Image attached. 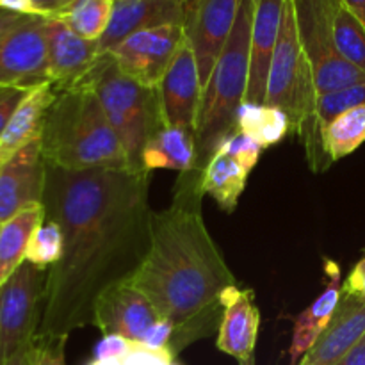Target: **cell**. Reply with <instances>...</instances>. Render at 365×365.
<instances>
[{
  "label": "cell",
  "mask_w": 365,
  "mask_h": 365,
  "mask_svg": "<svg viewBox=\"0 0 365 365\" xmlns=\"http://www.w3.org/2000/svg\"><path fill=\"white\" fill-rule=\"evenodd\" d=\"M299 41L312 66L317 96L362 84L365 73L339 53L334 41L337 0H292Z\"/></svg>",
  "instance_id": "cell-7"
},
{
  "label": "cell",
  "mask_w": 365,
  "mask_h": 365,
  "mask_svg": "<svg viewBox=\"0 0 365 365\" xmlns=\"http://www.w3.org/2000/svg\"><path fill=\"white\" fill-rule=\"evenodd\" d=\"M298 365H309V364H307V362H305V360H302V362H299Z\"/></svg>",
  "instance_id": "cell-44"
},
{
  "label": "cell",
  "mask_w": 365,
  "mask_h": 365,
  "mask_svg": "<svg viewBox=\"0 0 365 365\" xmlns=\"http://www.w3.org/2000/svg\"><path fill=\"white\" fill-rule=\"evenodd\" d=\"M235 130L245 132L262 148H269L291 134V120L278 107L245 102L235 114Z\"/></svg>",
  "instance_id": "cell-25"
},
{
  "label": "cell",
  "mask_w": 365,
  "mask_h": 365,
  "mask_svg": "<svg viewBox=\"0 0 365 365\" xmlns=\"http://www.w3.org/2000/svg\"><path fill=\"white\" fill-rule=\"evenodd\" d=\"M114 0H73L56 14L61 21L88 41H100L113 18Z\"/></svg>",
  "instance_id": "cell-27"
},
{
  "label": "cell",
  "mask_w": 365,
  "mask_h": 365,
  "mask_svg": "<svg viewBox=\"0 0 365 365\" xmlns=\"http://www.w3.org/2000/svg\"><path fill=\"white\" fill-rule=\"evenodd\" d=\"M185 20V0H114L113 18L98 41L100 56L109 53L125 38L143 29L182 25Z\"/></svg>",
  "instance_id": "cell-17"
},
{
  "label": "cell",
  "mask_w": 365,
  "mask_h": 365,
  "mask_svg": "<svg viewBox=\"0 0 365 365\" xmlns=\"http://www.w3.org/2000/svg\"><path fill=\"white\" fill-rule=\"evenodd\" d=\"M56 93L41 134L45 163L68 171L130 170L93 89L81 84Z\"/></svg>",
  "instance_id": "cell-3"
},
{
  "label": "cell",
  "mask_w": 365,
  "mask_h": 365,
  "mask_svg": "<svg viewBox=\"0 0 365 365\" xmlns=\"http://www.w3.org/2000/svg\"><path fill=\"white\" fill-rule=\"evenodd\" d=\"M56 95L52 82H43L25 95L0 135V166L24 146L41 139L46 113Z\"/></svg>",
  "instance_id": "cell-21"
},
{
  "label": "cell",
  "mask_w": 365,
  "mask_h": 365,
  "mask_svg": "<svg viewBox=\"0 0 365 365\" xmlns=\"http://www.w3.org/2000/svg\"><path fill=\"white\" fill-rule=\"evenodd\" d=\"M81 84L93 89L98 98L110 128L127 153L130 170L145 171L143 150L164 125L157 89L146 88L125 75L110 53L98 57Z\"/></svg>",
  "instance_id": "cell-6"
},
{
  "label": "cell",
  "mask_w": 365,
  "mask_h": 365,
  "mask_svg": "<svg viewBox=\"0 0 365 365\" xmlns=\"http://www.w3.org/2000/svg\"><path fill=\"white\" fill-rule=\"evenodd\" d=\"M200 173H184L173 203L153 212L150 248L130 277L159 316L173 323L170 349L175 356L220 328L221 296L237 285L203 221Z\"/></svg>",
  "instance_id": "cell-2"
},
{
  "label": "cell",
  "mask_w": 365,
  "mask_h": 365,
  "mask_svg": "<svg viewBox=\"0 0 365 365\" xmlns=\"http://www.w3.org/2000/svg\"><path fill=\"white\" fill-rule=\"evenodd\" d=\"M324 274H327V287L323 289L316 302L307 307L298 316L292 330V342L289 349L291 365H298L303 356L310 351L317 339L321 337L330 321L334 319L337 307L341 303L342 294V277L341 267L331 260L324 262Z\"/></svg>",
  "instance_id": "cell-20"
},
{
  "label": "cell",
  "mask_w": 365,
  "mask_h": 365,
  "mask_svg": "<svg viewBox=\"0 0 365 365\" xmlns=\"http://www.w3.org/2000/svg\"><path fill=\"white\" fill-rule=\"evenodd\" d=\"M163 123L184 128L196 135L202 110L203 86L198 64L187 39L175 53L170 68L157 86Z\"/></svg>",
  "instance_id": "cell-12"
},
{
  "label": "cell",
  "mask_w": 365,
  "mask_h": 365,
  "mask_svg": "<svg viewBox=\"0 0 365 365\" xmlns=\"http://www.w3.org/2000/svg\"><path fill=\"white\" fill-rule=\"evenodd\" d=\"M171 365H180V364H178V362H173Z\"/></svg>",
  "instance_id": "cell-45"
},
{
  "label": "cell",
  "mask_w": 365,
  "mask_h": 365,
  "mask_svg": "<svg viewBox=\"0 0 365 365\" xmlns=\"http://www.w3.org/2000/svg\"><path fill=\"white\" fill-rule=\"evenodd\" d=\"M335 365H365V335Z\"/></svg>",
  "instance_id": "cell-39"
},
{
  "label": "cell",
  "mask_w": 365,
  "mask_h": 365,
  "mask_svg": "<svg viewBox=\"0 0 365 365\" xmlns=\"http://www.w3.org/2000/svg\"><path fill=\"white\" fill-rule=\"evenodd\" d=\"M287 0H255L252 25V53L246 102L264 103L271 59L280 32L282 16Z\"/></svg>",
  "instance_id": "cell-18"
},
{
  "label": "cell",
  "mask_w": 365,
  "mask_h": 365,
  "mask_svg": "<svg viewBox=\"0 0 365 365\" xmlns=\"http://www.w3.org/2000/svg\"><path fill=\"white\" fill-rule=\"evenodd\" d=\"M143 170H173L189 173L196 170V138L191 132L178 127L163 125L150 138L143 150Z\"/></svg>",
  "instance_id": "cell-22"
},
{
  "label": "cell",
  "mask_w": 365,
  "mask_h": 365,
  "mask_svg": "<svg viewBox=\"0 0 365 365\" xmlns=\"http://www.w3.org/2000/svg\"><path fill=\"white\" fill-rule=\"evenodd\" d=\"M264 103L278 107L287 114L291 120V134L302 138L314 171L327 170L330 163L324 155L321 135L316 128V81L309 57L299 41L292 0H287L284 7Z\"/></svg>",
  "instance_id": "cell-5"
},
{
  "label": "cell",
  "mask_w": 365,
  "mask_h": 365,
  "mask_svg": "<svg viewBox=\"0 0 365 365\" xmlns=\"http://www.w3.org/2000/svg\"><path fill=\"white\" fill-rule=\"evenodd\" d=\"M334 41L339 53L365 73V27L341 0L334 11Z\"/></svg>",
  "instance_id": "cell-28"
},
{
  "label": "cell",
  "mask_w": 365,
  "mask_h": 365,
  "mask_svg": "<svg viewBox=\"0 0 365 365\" xmlns=\"http://www.w3.org/2000/svg\"><path fill=\"white\" fill-rule=\"evenodd\" d=\"M43 221L45 207L43 203H34L0 223V287L25 262L29 241Z\"/></svg>",
  "instance_id": "cell-23"
},
{
  "label": "cell",
  "mask_w": 365,
  "mask_h": 365,
  "mask_svg": "<svg viewBox=\"0 0 365 365\" xmlns=\"http://www.w3.org/2000/svg\"><path fill=\"white\" fill-rule=\"evenodd\" d=\"M41 139L32 141L0 166V223L25 207L41 203L45 187Z\"/></svg>",
  "instance_id": "cell-15"
},
{
  "label": "cell",
  "mask_w": 365,
  "mask_h": 365,
  "mask_svg": "<svg viewBox=\"0 0 365 365\" xmlns=\"http://www.w3.org/2000/svg\"><path fill=\"white\" fill-rule=\"evenodd\" d=\"M46 18L25 16L0 36V88H36L48 81Z\"/></svg>",
  "instance_id": "cell-9"
},
{
  "label": "cell",
  "mask_w": 365,
  "mask_h": 365,
  "mask_svg": "<svg viewBox=\"0 0 365 365\" xmlns=\"http://www.w3.org/2000/svg\"><path fill=\"white\" fill-rule=\"evenodd\" d=\"M29 346H25V348L20 349V351L14 353V355L11 356V359H7L2 365H31V359H29Z\"/></svg>",
  "instance_id": "cell-43"
},
{
  "label": "cell",
  "mask_w": 365,
  "mask_h": 365,
  "mask_svg": "<svg viewBox=\"0 0 365 365\" xmlns=\"http://www.w3.org/2000/svg\"><path fill=\"white\" fill-rule=\"evenodd\" d=\"M175 355L171 349H150L134 342L125 355L106 360H91L88 365H171Z\"/></svg>",
  "instance_id": "cell-32"
},
{
  "label": "cell",
  "mask_w": 365,
  "mask_h": 365,
  "mask_svg": "<svg viewBox=\"0 0 365 365\" xmlns=\"http://www.w3.org/2000/svg\"><path fill=\"white\" fill-rule=\"evenodd\" d=\"M68 337H46L36 334L29 346L31 365H66L64 362V348Z\"/></svg>",
  "instance_id": "cell-33"
},
{
  "label": "cell",
  "mask_w": 365,
  "mask_h": 365,
  "mask_svg": "<svg viewBox=\"0 0 365 365\" xmlns=\"http://www.w3.org/2000/svg\"><path fill=\"white\" fill-rule=\"evenodd\" d=\"M24 18L25 16H21V14L9 13V11H0V36L9 31V29H13L16 24H20Z\"/></svg>",
  "instance_id": "cell-41"
},
{
  "label": "cell",
  "mask_w": 365,
  "mask_h": 365,
  "mask_svg": "<svg viewBox=\"0 0 365 365\" xmlns=\"http://www.w3.org/2000/svg\"><path fill=\"white\" fill-rule=\"evenodd\" d=\"M134 342L128 341V339L121 337V335H103L102 341L95 346V351H93V360H106V359H114V356H121L132 348Z\"/></svg>",
  "instance_id": "cell-36"
},
{
  "label": "cell",
  "mask_w": 365,
  "mask_h": 365,
  "mask_svg": "<svg viewBox=\"0 0 365 365\" xmlns=\"http://www.w3.org/2000/svg\"><path fill=\"white\" fill-rule=\"evenodd\" d=\"M64 253V237L63 230L53 221L45 220L36 232L32 234L31 241L27 246V255L25 260L34 266L43 267V269H50L56 266Z\"/></svg>",
  "instance_id": "cell-29"
},
{
  "label": "cell",
  "mask_w": 365,
  "mask_h": 365,
  "mask_svg": "<svg viewBox=\"0 0 365 365\" xmlns=\"http://www.w3.org/2000/svg\"><path fill=\"white\" fill-rule=\"evenodd\" d=\"M32 2L36 4V7H38L46 18H50L59 14L63 9H66L73 0H32Z\"/></svg>",
  "instance_id": "cell-40"
},
{
  "label": "cell",
  "mask_w": 365,
  "mask_h": 365,
  "mask_svg": "<svg viewBox=\"0 0 365 365\" xmlns=\"http://www.w3.org/2000/svg\"><path fill=\"white\" fill-rule=\"evenodd\" d=\"M184 39L182 25L143 29L125 38L109 53L125 75L157 89Z\"/></svg>",
  "instance_id": "cell-10"
},
{
  "label": "cell",
  "mask_w": 365,
  "mask_h": 365,
  "mask_svg": "<svg viewBox=\"0 0 365 365\" xmlns=\"http://www.w3.org/2000/svg\"><path fill=\"white\" fill-rule=\"evenodd\" d=\"M159 319L155 307L130 278L109 285L93 307V324L103 335H121L138 344Z\"/></svg>",
  "instance_id": "cell-13"
},
{
  "label": "cell",
  "mask_w": 365,
  "mask_h": 365,
  "mask_svg": "<svg viewBox=\"0 0 365 365\" xmlns=\"http://www.w3.org/2000/svg\"><path fill=\"white\" fill-rule=\"evenodd\" d=\"M255 0H242L234 29L216 61L203 89L202 110L196 128V170L214 155L220 143L235 132V114L246 102L252 53V25Z\"/></svg>",
  "instance_id": "cell-4"
},
{
  "label": "cell",
  "mask_w": 365,
  "mask_h": 365,
  "mask_svg": "<svg viewBox=\"0 0 365 365\" xmlns=\"http://www.w3.org/2000/svg\"><path fill=\"white\" fill-rule=\"evenodd\" d=\"M262 150L264 148L255 141V139H252L250 135H246L245 132L235 130V132H232L230 135H227V138L220 143V146L216 148V152L227 153V155L234 157V159H237L239 163L245 164L246 170L252 171V170H255Z\"/></svg>",
  "instance_id": "cell-31"
},
{
  "label": "cell",
  "mask_w": 365,
  "mask_h": 365,
  "mask_svg": "<svg viewBox=\"0 0 365 365\" xmlns=\"http://www.w3.org/2000/svg\"><path fill=\"white\" fill-rule=\"evenodd\" d=\"M32 89V88H31ZM31 89L27 88H16V86H7V88H0V135H2L4 128L9 123L11 116L20 106L21 100L25 98Z\"/></svg>",
  "instance_id": "cell-35"
},
{
  "label": "cell",
  "mask_w": 365,
  "mask_h": 365,
  "mask_svg": "<svg viewBox=\"0 0 365 365\" xmlns=\"http://www.w3.org/2000/svg\"><path fill=\"white\" fill-rule=\"evenodd\" d=\"M175 327L170 319L160 317L152 328L145 334L143 341L139 344L146 346L150 349H170L171 341H173Z\"/></svg>",
  "instance_id": "cell-34"
},
{
  "label": "cell",
  "mask_w": 365,
  "mask_h": 365,
  "mask_svg": "<svg viewBox=\"0 0 365 365\" xmlns=\"http://www.w3.org/2000/svg\"><path fill=\"white\" fill-rule=\"evenodd\" d=\"M342 294L365 303V257L355 264L349 277L342 282Z\"/></svg>",
  "instance_id": "cell-37"
},
{
  "label": "cell",
  "mask_w": 365,
  "mask_h": 365,
  "mask_svg": "<svg viewBox=\"0 0 365 365\" xmlns=\"http://www.w3.org/2000/svg\"><path fill=\"white\" fill-rule=\"evenodd\" d=\"M0 11H9L21 16H45L32 0H0Z\"/></svg>",
  "instance_id": "cell-38"
},
{
  "label": "cell",
  "mask_w": 365,
  "mask_h": 365,
  "mask_svg": "<svg viewBox=\"0 0 365 365\" xmlns=\"http://www.w3.org/2000/svg\"><path fill=\"white\" fill-rule=\"evenodd\" d=\"M365 335V303L341 294L334 319L303 356L309 365H335Z\"/></svg>",
  "instance_id": "cell-19"
},
{
  "label": "cell",
  "mask_w": 365,
  "mask_h": 365,
  "mask_svg": "<svg viewBox=\"0 0 365 365\" xmlns=\"http://www.w3.org/2000/svg\"><path fill=\"white\" fill-rule=\"evenodd\" d=\"M221 305L223 314L217 328V349L237 359L242 365H248L260 327L255 294L250 289L232 285L221 296Z\"/></svg>",
  "instance_id": "cell-16"
},
{
  "label": "cell",
  "mask_w": 365,
  "mask_h": 365,
  "mask_svg": "<svg viewBox=\"0 0 365 365\" xmlns=\"http://www.w3.org/2000/svg\"><path fill=\"white\" fill-rule=\"evenodd\" d=\"M45 32L48 81L56 91L78 86L98 61V41L81 38L56 16L46 18Z\"/></svg>",
  "instance_id": "cell-14"
},
{
  "label": "cell",
  "mask_w": 365,
  "mask_h": 365,
  "mask_svg": "<svg viewBox=\"0 0 365 365\" xmlns=\"http://www.w3.org/2000/svg\"><path fill=\"white\" fill-rule=\"evenodd\" d=\"M362 103H365V82L317 96L316 128L319 135L321 130L327 125H330L335 118L341 116L346 110L353 109V107L362 106Z\"/></svg>",
  "instance_id": "cell-30"
},
{
  "label": "cell",
  "mask_w": 365,
  "mask_h": 365,
  "mask_svg": "<svg viewBox=\"0 0 365 365\" xmlns=\"http://www.w3.org/2000/svg\"><path fill=\"white\" fill-rule=\"evenodd\" d=\"M341 2L362 21V25L365 27V0H341Z\"/></svg>",
  "instance_id": "cell-42"
},
{
  "label": "cell",
  "mask_w": 365,
  "mask_h": 365,
  "mask_svg": "<svg viewBox=\"0 0 365 365\" xmlns=\"http://www.w3.org/2000/svg\"><path fill=\"white\" fill-rule=\"evenodd\" d=\"M252 171L227 153L216 152L200 173V189L216 200L225 212H234L245 192L246 180Z\"/></svg>",
  "instance_id": "cell-24"
},
{
  "label": "cell",
  "mask_w": 365,
  "mask_h": 365,
  "mask_svg": "<svg viewBox=\"0 0 365 365\" xmlns=\"http://www.w3.org/2000/svg\"><path fill=\"white\" fill-rule=\"evenodd\" d=\"M48 269L25 260L0 287V365L38 334Z\"/></svg>",
  "instance_id": "cell-8"
},
{
  "label": "cell",
  "mask_w": 365,
  "mask_h": 365,
  "mask_svg": "<svg viewBox=\"0 0 365 365\" xmlns=\"http://www.w3.org/2000/svg\"><path fill=\"white\" fill-rule=\"evenodd\" d=\"M365 143V103L346 110L321 130V145L328 163L351 155Z\"/></svg>",
  "instance_id": "cell-26"
},
{
  "label": "cell",
  "mask_w": 365,
  "mask_h": 365,
  "mask_svg": "<svg viewBox=\"0 0 365 365\" xmlns=\"http://www.w3.org/2000/svg\"><path fill=\"white\" fill-rule=\"evenodd\" d=\"M242 0H185L184 34L195 52L203 89L234 29Z\"/></svg>",
  "instance_id": "cell-11"
},
{
  "label": "cell",
  "mask_w": 365,
  "mask_h": 365,
  "mask_svg": "<svg viewBox=\"0 0 365 365\" xmlns=\"http://www.w3.org/2000/svg\"><path fill=\"white\" fill-rule=\"evenodd\" d=\"M148 182L146 171L46 164L41 203L63 230L64 253L46 274L39 335L70 337L93 324L96 298L135 273L152 237Z\"/></svg>",
  "instance_id": "cell-1"
}]
</instances>
